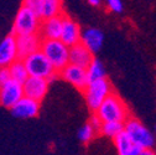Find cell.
Wrapping results in <instances>:
<instances>
[{
    "label": "cell",
    "mask_w": 156,
    "mask_h": 155,
    "mask_svg": "<svg viewBox=\"0 0 156 155\" xmlns=\"http://www.w3.org/2000/svg\"><path fill=\"white\" fill-rule=\"evenodd\" d=\"M99 115L102 122H120L125 123L130 118V112L125 102L116 93L108 96L101 107L94 112Z\"/></svg>",
    "instance_id": "obj_1"
},
{
    "label": "cell",
    "mask_w": 156,
    "mask_h": 155,
    "mask_svg": "<svg viewBox=\"0 0 156 155\" xmlns=\"http://www.w3.org/2000/svg\"><path fill=\"white\" fill-rule=\"evenodd\" d=\"M27 68L29 76H35V77H42V78H47L50 83L56 78L58 72L51 63V61L47 59V56L41 51L37 50L26 57L21 59Z\"/></svg>",
    "instance_id": "obj_2"
},
{
    "label": "cell",
    "mask_w": 156,
    "mask_h": 155,
    "mask_svg": "<svg viewBox=\"0 0 156 155\" xmlns=\"http://www.w3.org/2000/svg\"><path fill=\"white\" fill-rule=\"evenodd\" d=\"M40 50L47 56L57 72L69 63V46L60 38H44Z\"/></svg>",
    "instance_id": "obj_3"
},
{
    "label": "cell",
    "mask_w": 156,
    "mask_h": 155,
    "mask_svg": "<svg viewBox=\"0 0 156 155\" xmlns=\"http://www.w3.org/2000/svg\"><path fill=\"white\" fill-rule=\"evenodd\" d=\"M112 93H113V87H112V83L107 80V77L101 80L90 81L83 91L87 107L92 112H97V109L101 107V104Z\"/></svg>",
    "instance_id": "obj_4"
},
{
    "label": "cell",
    "mask_w": 156,
    "mask_h": 155,
    "mask_svg": "<svg viewBox=\"0 0 156 155\" xmlns=\"http://www.w3.org/2000/svg\"><path fill=\"white\" fill-rule=\"evenodd\" d=\"M41 20L42 19L34 10L23 5L16 14L14 26H12V34L16 36L17 35L38 34L40 27H41Z\"/></svg>",
    "instance_id": "obj_5"
},
{
    "label": "cell",
    "mask_w": 156,
    "mask_h": 155,
    "mask_svg": "<svg viewBox=\"0 0 156 155\" xmlns=\"http://www.w3.org/2000/svg\"><path fill=\"white\" fill-rule=\"evenodd\" d=\"M131 140L141 148H152L155 144L154 134L136 118H129L125 122V129Z\"/></svg>",
    "instance_id": "obj_6"
},
{
    "label": "cell",
    "mask_w": 156,
    "mask_h": 155,
    "mask_svg": "<svg viewBox=\"0 0 156 155\" xmlns=\"http://www.w3.org/2000/svg\"><path fill=\"white\" fill-rule=\"evenodd\" d=\"M24 96V87L20 82L10 78L0 85V106L4 108L11 109Z\"/></svg>",
    "instance_id": "obj_7"
},
{
    "label": "cell",
    "mask_w": 156,
    "mask_h": 155,
    "mask_svg": "<svg viewBox=\"0 0 156 155\" xmlns=\"http://www.w3.org/2000/svg\"><path fill=\"white\" fill-rule=\"evenodd\" d=\"M58 74L61 76V78L65 80L66 82L71 83L73 87H76L80 91H84V88L88 86L89 83V77H88V72L87 68L76 66L73 63H68L65 68H62Z\"/></svg>",
    "instance_id": "obj_8"
},
{
    "label": "cell",
    "mask_w": 156,
    "mask_h": 155,
    "mask_svg": "<svg viewBox=\"0 0 156 155\" xmlns=\"http://www.w3.org/2000/svg\"><path fill=\"white\" fill-rule=\"evenodd\" d=\"M19 59L16 35L10 34L0 41V68H9Z\"/></svg>",
    "instance_id": "obj_9"
},
{
    "label": "cell",
    "mask_w": 156,
    "mask_h": 155,
    "mask_svg": "<svg viewBox=\"0 0 156 155\" xmlns=\"http://www.w3.org/2000/svg\"><path fill=\"white\" fill-rule=\"evenodd\" d=\"M48 85H50V81L47 78L29 76L27 80L23 83L24 93L26 97H29V98H32V99L41 103V101L47 94Z\"/></svg>",
    "instance_id": "obj_10"
},
{
    "label": "cell",
    "mask_w": 156,
    "mask_h": 155,
    "mask_svg": "<svg viewBox=\"0 0 156 155\" xmlns=\"http://www.w3.org/2000/svg\"><path fill=\"white\" fill-rule=\"evenodd\" d=\"M10 112L15 118H19V119L34 118L38 114V112H40V102L24 96L23 98L10 109Z\"/></svg>",
    "instance_id": "obj_11"
},
{
    "label": "cell",
    "mask_w": 156,
    "mask_h": 155,
    "mask_svg": "<svg viewBox=\"0 0 156 155\" xmlns=\"http://www.w3.org/2000/svg\"><path fill=\"white\" fill-rule=\"evenodd\" d=\"M62 25H63V14L42 19L38 35L41 36L42 40L44 38H61Z\"/></svg>",
    "instance_id": "obj_12"
},
{
    "label": "cell",
    "mask_w": 156,
    "mask_h": 155,
    "mask_svg": "<svg viewBox=\"0 0 156 155\" xmlns=\"http://www.w3.org/2000/svg\"><path fill=\"white\" fill-rule=\"evenodd\" d=\"M94 60V53L82 42H78L69 47V63L88 68Z\"/></svg>",
    "instance_id": "obj_13"
},
{
    "label": "cell",
    "mask_w": 156,
    "mask_h": 155,
    "mask_svg": "<svg viewBox=\"0 0 156 155\" xmlns=\"http://www.w3.org/2000/svg\"><path fill=\"white\" fill-rule=\"evenodd\" d=\"M82 32L78 25L72 17L63 15V25H62V34L60 40L63 41L67 46H73L78 42H81Z\"/></svg>",
    "instance_id": "obj_14"
},
{
    "label": "cell",
    "mask_w": 156,
    "mask_h": 155,
    "mask_svg": "<svg viewBox=\"0 0 156 155\" xmlns=\"http://www.w3.org/2000/svg\"><path fill=\"white\" fill-rule=\"evenodd\" d=\"M42 38L38 34H30V35H17L16 44L19 50L20 59H24L27 55L40 50Z\"/></svg>",
    "instance_id": "obj_15"
},
{
    "label": "cell",
    "mask_w": 156,
    "mask_h": 155,
    "mask_svg": "<svg viewBox=\"0 0 156 155\" xmlns=\"http://www.w3.org/2000/svg\"><path fill=\"white\" fill-rule=\"evenodd\" d=\"M81 42L84 44L93 53H97L101 51L104 44V34L99 29H95V27L86 29L82 32Z\"/></svg>",
    "instance_id": "obj_16"
},
{
    "label": "cell",
    "mask_w": 156,
    "mask_h": 155,
    "mask_svg": "<svg viewBox=\"0 0 156 155\" xmlns=\"http://www.w3.org/2000/svg\"><path fill=\"white\" fill-rule=\"evenodd\" d=\"M114 145H115L118 155H130L135 143L131 140V138L128 135V133L124 130L114 138Z\"/></svg>",
    "instance_id": "obj_17"
},
{
    "label": "cell",
    "mask_w": 156,
    "mask_h": 155,
    "mask_svg": "<svg viewBox=\"0 0 156 155\" xmlns=\"http://www.w3.org/2000/svg\"><path fill=\"white\" fill-rule=\"evenodd\" d=\"M8 70H9V73H10V78L14 80V81L20 82V83H24L29 77L27 68H26V66H25V63L21 59L15 61Z\"/></svg>",
    "instance_id": "obj_18"
},
{
    "label": "cell",
    "mask_w": 156,
    "mask_h": 155,
    "mask_svg": "<svg viewBox=\"0 0 156 155\" xmlns=\"http://www.w3.org/2000/svg\"><path fill=\"white\" fill-rule=\"evenodd\" d=\"M124 129H125V123H120V122H103L99 133L103 135V137L114 139L116 135H119L122 132H124Z\"/></svg>",
    "instance_id": "obj_19"
},
{
    "label": "cell",
    "mask_w": 156,
    "mask_h": 155,
    "mask_svg": "<svg viewBox=\"0 0 156 155\" xmlns=\"http://www.w3.org/2000/svg\"><path fill=\"white\" fill-rule=\"evenodd\" d=\"M87 72H88V77H89V82L95 81V80H101V78H105L107 77V70H105L103 62L98 59H94L92 61V63L87 68Z\"/></svg>",
    "instance_id": "obj_20"
},
{
    "label": "cell",
    "mask_w": 156,
    "mask_h": 155,
    "mask_svg": "<svg viewBox=\"0 0 156 155\" xmlns=\"http://www.w3.org/2000/svg\"><path fill=\"white\" fill-rule=\"evenodd\" d=\"M62 14V0H42L44 19Z\"/></svg>",
    "instance_id": "obj_21"
},
{
    "label": "cell",
    "mask_w": 156,
    "mask_h": 155,
    "mask_svg": "<svg viewBox=\"0 0 156 155\" xmlns=\"http://www.w3.org/2000/svg\"><path fill=\"white\" fill-rule=\"evenodd\" d=\"M98 133L93 127L90 123H86L84 125H82L80 129H78V133H77V137L80 139L82 143L87 144L89 142H92L95 137V134Z\"/></svg>",
    "instance_id": "obj_22"
},
{
    "label": "cell",
    "mask_w": 156,
    "mask_h": 155,
    "mask_svg": "<svg viewBox=\"0 0 156 155\" xmlns=\"http://www.w3.org/2000/svg\"><path fill=\"white\" fill-rule=\"evenodd\" d=\"M23 5L30 8L41 19H44V16H42V0H24Z\"/></svg>",
    "instance_id": "obj_23"
},
{
    "label": "cell",
    "mask_w": 156,
    "mask_h": 155,
    "mask_svg": "<svg viewBox=\"0 0 156 155\" xmlns=\"http://www.w3.org/2000/svg\"><path fill=\"white\" fill-rule=\"evenodd\" d=\"M105 2V5L107 8L113 11V13H116V14H119L123 11V3H122V0H104Z\"/></svg>",
    "instance_id": "obj_24"
},
{
    "label": "cell",
    "mask_w": 156,
    "mask_h": 155,
    "mask_svg": "<svg viewBox=\"0 0 156 155\" xmlns=\"http://www.w3.org/2000/svg\"><path fill=\"white\" fill-rule=\"evenodd\" d=\"M89 123L92 124V127L99 133V130H101V127H102V124H103V122H102V119L99 118V115L97 114V113H94V114H92V117H90V119H89Z\"/></svg>",
    "instance_id": "obj_25"
},
{
    "label": "cell",
    "mask_w": 156,
    "mask_h": 155,
    "mask_svg": "<svg viewBox=\"0 0 156 155\" xmlns=\"http://www.w3.org/2000/svg\"><path fill=\"white\" fill-rule=\"evenodd\" d=\"M140 155H156V153L152 150V148H145L141 150Z\"/></svg>",
    "instance_id": "obj_26"
},
{
    "label": "cell",
    "mask_w": 156,
    "mask_h": 155,
    "mask_svg": "<svg viewBox=\"0 0 156 155\" xmlns=\"http://www.w3.org/2000/svg\"><path fill=\"white\" fill-rule=\"evenodd\" d=\"M88 4H90L92 6H99L102 4V0H88Z\"/></svg>",
    "instance_id": "obj_27"
},
{
    "label": "cell",
    "mask_w": 156,
    "mask_h": 155,
    "mask_svg": "<svg viewBox=\"0 0 156 155\" xmlns=\"http://www.w3.org/2000/svg\"><path fill=\"white\" fill-rule=\"evenodd\" d=\"M154 130H155V133H156V124H155V127H154Z\"/></svg>",
    "instance_id": "obj_28"
},
{
    "label": "cell",
    "mask_w": 156,
    "mask_h": 155,
    "mask_svg": "<svg viewBox=\"0 0 156 155\" xmlns=\"http://www.w3.org/2000/svg\"><path fill=\"white\" fill-rule=\"evenodd\" d=\"M0 70H2V68H0Z\"/></svg>",
    "instance_id": "obj_29"
}]
</instances>
